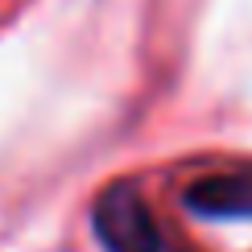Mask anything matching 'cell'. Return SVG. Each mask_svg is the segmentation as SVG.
<instances>
[{
	"mask_svg": "<svg viewBox=\"0 0 252 252\" xmlns=\"http://www.w3.org/2000/svg\"><path fill=\"white\" fill-rule=\"evenodd\" d=\"M91 227L103 252H174L165 227L157 223L153 207L132 182H112L95 194Z\"/></svg>",
	"mask_w": 252,
	"mask_h": 252,
	"instance_id": "1",
	"label": "cell"
},
{
	"mask_svg": "<svg viewBox=\"0 0 252 252\" xmlns=\"http://www.w3.org/2000/svg\"><path fill=\"white\" fill-rule=\"evenodd\" d=\"M182 207L203 219H252V165L215 170L186 182Z\"/></svg>",
	"mask_w": 252,
	"mask_h": 252,
	"instance_id": "2",
	"label": "cell"
}]
</instances>
